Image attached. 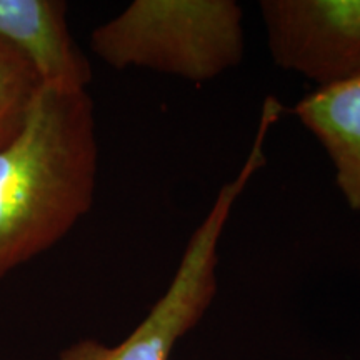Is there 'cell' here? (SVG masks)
<instances>
[{"label":"cell","mask_w":360,"mask_h":360,"mask_svg":"<svg viewBox=\"0 0 360 360\" xmlns=\"http://www.w3.org/2000/svg\"><path fill=\"white\" fill-rule=\"evenodd\" d=\"M98 143L87 90L42 87L0 147V277L62 240L94 204Z\"/></svg>","instance_id":"obj_1"},{"label":"cell","mask_w":360,"mask_h":360,"mask_svg":"<svg viewBox=\"0 0 360 360\" xmlns=\"http://www.w3.org/2000/svg\"><path fill=\"white\" fill-rule=\"evenodd\" d=\"M242 19L233 0H135L94 30L90 49L117 70L139 67L205 82L244 60Z\"/></svg>","instance_id":"obj_2"},{"label":"cell","mask_w":360,"mask_h":360,"mask_svg":"<svg viewBox=\"0 0 360 360\" xmlns=\"http://www.w3.org/2000/svg\"><path fill=\"white\" fill-rule=\"evenodd\" d=\"M272 129L259 120L252 148L238 174L224 184L212 207L188 238L172 282L127 339L114 347L80 340L58 360H169L179 340L199 323L217 295L219 244L231 212L247 184L265 164L264 142Z\"/></svg>","instance_id":"obj_3"},{"label":"cell","mask_w":360,"mask_h":360,"mask_svg":"<svg viewBox=\"0 0 360 360\" xmlns=\"http://www.w3.org/2000/svg\"><path fill=\"white\" fill-rule=\"evenodd\" d=\"M274 64L317 89L360 77V0H262Z\"/></svg>","instance_id":"obj_4"},{"label":"cell","mask_w":360,"mask_h":360,"mask_svg":"<svg viewBox=\"0 0 360 360\" xmlns=\"http://www.w3.org/2000/svg\"><path fill=\"white\" fill-rule=\"evenodd\" d=\"M62 0H0V45L19 56L42 87L87 90L89 58L74 42Z\"/></svg>","instance_id":"obj_5"},{"label":"cell","mask_w":360,"mask_h":360,"mask_svg":"<svg viewBox=\"0 0 360 360\" xmlns=\"http://www.w3.org/2000/svg\"><path fill=\"white\" fill-rule=\"evenodd\" d=\"M294 114L334 164L347 205L360 212V77L312 90L297 102Z\"/></svg>","instance_id":"obj_6"},{"label":"cell","mask_w":360,"mask_h":360,"mask_svg":"<svg viewBox=\"0 0 360 360\" xmlns=\"http://www.w3.org/2000/svg\"><path fill=\"white\" fill-rule=\"evenodd\" d=\"M40 89L42 84L35 72L0 45V147L22 129Z\"/></svg>","instance_id":"obj_7"}]
</instances>
